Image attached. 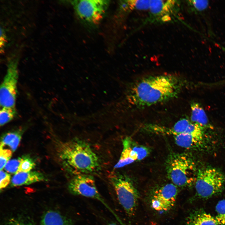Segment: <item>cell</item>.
<instances>
[{"label":"cell","instance_id":"cell-1","mask_svg":"<svg viewBox=\"0 0 225 225\" xmlns=\"http://www.w3.org/2000/svg\"><path fill=\"white\" fill-rule=\"evenodd\" d=\"M184 85L180 77L172 74L151 75L134 83L129 99L138 108H144L165 102L178 97Z\"/></svg>","mask_w":225,"mask_h":225},{"label":"cell","instance_id":"cell-2","mask_svg":"<svg viewBox=\"0 0 225 225\" xmlns=\"http://www.w3.org/2000/svg\"><path fill=\"white\" fill-rule=\"evenodd\" d=\"M59 158L65 168L75 175L90 174L98 171L100 162L88 143L76 139L61 144Z\"/></svg>","mask_w":225,"mask_h":225},{"label":"cell","instance_id":"cell-3","mask_svg":"<svg viewBox=\"0 0 225 225\" xmlns=\"http://www.w3.org/2000/svg\"><path fill=\"white\" fill-rule=\"evenodd\" d=\"M168 179L179 187L191 186L194 183L197 172L192 159L185 153H172L166 163Z\"/></svg>","mask_w":225,"mask_h":225},{"label":"cell","instance_id":"cell-4","mask_svg":"<svg viewBox=\"0 0 225 225\" xmlns=\"http://www.w3.org/2000/svg\"><path fill=\"white\" fill-rule=\"evenodd\" d=\"M110 181L120 204L128 216H132L136 210L139 198L132 182L127 176L118 174L112 175Z\"/></svg>","mask_w":225,"mask_h":225},{"label":"cell","instance_id":"cell-5","mask_svg":"<svg viewBox=\"0 0 225 225\" xmlns=\"http://www.w3.org/2000/svg\"><path fill=\"white\" fill-rule=\"evenodd\" d=\"M225 183V176L213 168H204L197 171L194 183L198 197L208 198L222 192Z\"/></svg>","mask_w":225,"mask_h":225},{"label":"cell","instance_id":"cell-6","mask_svg":"<svg viewBox=\"0 0 225 225\" xmlns=\"http://www.w3.org/2000/svg\"><path fill=\"white\" fill-rule=\"evenodd\" d=\"M68 189L71 193L75 195L81 196L98 201L113 215L118 222L121 221L119 217L100 195L93 177L90 174L75 175L69 183Z\"/></svg>","mask_w":225,"mask_h":225},{"label":"cell","instance_id":"cell-7","mask_svg":"<svg viewBox=\"0 0 225 225\" xmlns=\"http://www.w3.org/2000/svg\"><path fill=\"white\" fill-rule=\"evenodd\" d=\"M104 0H77L71 1L78 18L92 25L98 24L102 20L109 4Z\"/></svg>","mask_w":225,"mask_h":225},{"label":"cell","instance_id":"cell-8","mask_svg":"<svg viewBox=\"0 0 225 225\" xmlns=\"http://www.w3.org/2000/svg\"><path fill=\"white\" fill-rule=\"evenodd\" d=\"M181 8L180 1L150 0L148 20L150 22L158 23L177 21L179 18Z\"/></svg>","mask_w":225,"mask_h":225},{"label":"cell","instance_id":"cell-9","mask_svg":"<svg viewBox=\"0 0 225 225\" xmlns=\"http://www.w3.org/2000/svg\"><path fill=\"white\" fill-rule=\"evenodd\" d=\"M17 62L10 60L7 73L1 85L0 103L2 107L15 108L18 79Z\"/></svg>","mask_w":225,"mask_h":225},{"label":"cell","instance_id":"cell-10","mask_svg":"<svg viewBox=\"0 0 225 225\" xmlns=\"http://www.w3.org/2000/svg\"><path fill=\"white\" fill-rule=\"evenodd\" d=\"M178 193V187L172 183L157 187L149 195L150 207L157 212H168L174 206Z\"/></svg>","mask_w":225,"mask_h":225},{"label":"cell","instance_id":"cell-11","mask_svg":"<svg viewBox=\"0 0 225 225\" xmlns=\"http://www.w3.org/2000/svg\"><path fill=\"white\" fill-rule=\"evenodd\" d=\"M45 180L44 176L37 171L20 172L15 174L11 180V185L16 187L28 185Z\"/></svg>","mask_w":225,"mask_h":225},{"label":"cell","instance_id":"cell-12","mask_svg":"<svg viewBox=\"0 0 225 225\" xmlns=\"http://www.w3.org/2000/svg\"><path fill=\"white\" fill-rule=\"evenodd\" d=\"M132 142L129 138H126L123 140L122 152L118 161L114 166L115 168L123 167L138 160L137 154L132 148Z\"/></svg>","mask_w":225,"mask_h":225},{"label":"cell","instance_id":"cell-13","mask_svg":"<svg viewBox=\"0 0 225 225\" xmlns=\"http://www.w3.org/2000/svg\"><path fill=\"white\" fill-rule=\"evenodd\" d=\"M186 225H219L215 218L202 210L191 212L186 219Z\"/></svg>","mask_w":225,"mask_h":225},{"label":"cell","instance_id":"cell-14","mask_svg":"<svg viewBox=\"0 0 225 225\" xmlns=\"http://www.w3.org/2000/svg\"><path fill=\"white\" fill-rule=\"evenodd\" d=\"M174 137L175 142L177 145L187 148L199 147L204 142V137L187 132L181 133Z\"/></svg>","mask_w":225,"mask_h":225},{"label":"cell","instance_id":"cell-15","mask_svg":"<svg viewBox=\"0 0 225 225\" xmlns=\"http://www.w3.org/2000/svg\"><path fill=\"white\" fill-rule=\"evenodd\" d=\"M40 225H72V223L70 219L60 213L49 210L42 216Z\"/></svg>","mask_w":225,"mask_h":225},{"label":"cell","instance_id":"cell-16","mask_svg":"<svg viewBox=\"0 0 225 225\" xmlns=\"http://www.w3.org/2000/svg\"><path fill=\"white\" fill-rule=\"evenodd\" d=\"M192 122L196 123L204 128L212 127L207 115L202 108L198 103L192 102L191 104Z\"/></svg>","mask_w":225,"mask_h":225},{"label":"cell","instance_id":"cell-17","mask_svg":"<svg viewBox=\"0 0 225 225\" xmlns=\"http://www.w3.org/2000/svg\"><path fill=\"white\" fill-rule=\"evenodd\" d=\"M150 0H129L122 1L120 2V8L125 12L134 10H149Z\"/></svg>","mask_w":225,"mask_h":225},{"label":"cell","instance_id":"cell-18","mask_svg":"<svg viewBox=\"0 0 225 225\" xmlns=\"http://www.w3.org/2000/svg\"><path fill=\"white\" fill-rule=\"evenodd\" d=\"M21 132L20 131H17L7 133L2 137L0 145L8 146L12 151H15L20 142Z\"/></svg>","mask_w":225,"mask_h":225},{"label":"cell","instance_id":"cell-19","mask_svg":"<svg viewBox=\"0 0 225 225\" xmlns=\"http://www.w3.org/2000/svg\"><path fill=\"white\" fill-rule=\"evenodd\" d=\"M17 115L15 108L2 107L0 111V125L2 126L11 121Z\"/></svg>","mask_w":225,"mask_h":225},{"label":"cell","instance_id":"cell-20","mask_svg":"<svg viewBox=\"0 0 225 225\" xmlns=\"http://www.w3.org/2000/svg\"><path fill=\"white\" fill-rule=\"evenodd\" d=\"M215 210L217 214L215 218L217 222L219 225H225V199L218 202Z\"/></svg>","mask_w":225,"mask_h":225},{"label":"cell","instance_id":"cell-21","mask_svg":"<svg viewBox=\"0 0 225 225\" xmlns=\"http://www.w3.org/2000/svg\"><path fill=\"white\" fill-rule=\"evenodd\" d=\"M35 166L34 161L30 157L28 156H23L21 158L20 163L17 173L30 171Z\"/></svg>","mask_w":225,"mask_h":225},{"label":"cell","instance_id":"cell-22","mask_svg":"<svg viewBox=\"0 0 225 225\" xmlns=\"http://www.w3.org/2000/svg\"><path fill=\"white\" fill-rule=\"evenodd\" d=\"M192 10L196 12L205 10L208 7V1L207 0H192L187 1Z\"/></svg>","mask_w":225,"mask_h":225},{"label":"cell","instance_id":"cell-23","mask_svg":"<svg viewBox=\"0 0 225 225\" xmlns=\"http://www.w3.org/2000/svg\"><path fill=\"white\" fill-rule=\"evenodd\" d=\"M12 155V152L10 150L4 148L3 146L0 145V170H2L4 168L6 164L11 158Z\"/></svg>","mask_w":225,"mask_h":225},{"label":"cell","instance_id":"cell-24","mask_svg":"<svg viewBox=\"0 0 225 225\" xmlns=\"http://www.w3.org/2000/svg\"><path fill=\"white\" fill-rule=\"evenodd\" d=\"M132 148L137 153L138 160H141L147 157L150 152V150L148 148L141 145L135 144L132 143Z\"/></svg>","mask_w":225,"mask_h":225},{"label":"cell","instance_id":"cell-25","mask_svg":"<svg viewBox=\"0 0 225 225\" xmlns=\"http://www.w3.org/2000/svg\"><path fill=\"white\" fill-rule=\"evenodd\" d=\"M21 160V158L9 161L5 166V170L8 172L16 173L18 170Z\"/></svg>","mask_w":225,"mask_h":225},{"label":"cell","instance_id":"cell-26","mask_svg":"<svg viewBox=\"0 0 225 225\" xmlns=\"http://www.w3.org/2000/svg\"><path fill=\"white\" fill-rule=\"evenodd\" d=\"M0 188L1 190L6 188L10 183V176L9 174L2 170H0Z\"/></svg>","mask_w":225,"mask_h":225},{"label":"cell","instance_id":"cell-27","mask_svg":"<svg viewBox=\"0 0 225 225\" xmlns=\"http://www.w3.org/2000/svg\"><path fill=\"white\" fill-rule=\"evenodd\" d=\"M6 225H31L27 221L22 219L14 218L9 220Z\"/></svg>","mask_w":225,"mask_h":225},{"label":"cell","instance_id":"cell-28","mask_svg":"<svg viewBox=\"0 0 225 225\" xmlns=\"http://www.w3.org/2000/svg\"><path fill=\"white\" fill-rule=\"evenodd\" d=\"M107 225H118L115 222H112L109 223Z\"/></svg>","mask_w":225,"mask_h":225}]
</instances>
